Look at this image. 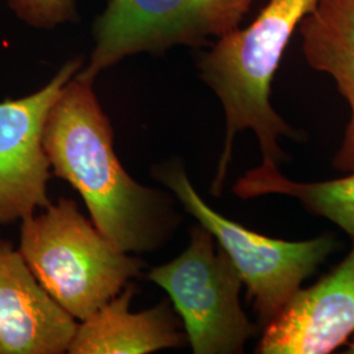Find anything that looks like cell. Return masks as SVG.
<instances>
[{"instance_id":"1","label":"cell","mask_w":354,"mask_h":354,"mask_svg":"<svg viewBox=\"0 0 354 354\" xmlns=\"http://www.w3.org/2000/svg\"><path fill=\"white\" fill-rule=\"evenodd\" d=\"M53 174L75 188L96 227L129 253L160 247L177 225L172 200L130 176L113 147V130L92 83L73 77L44 131Z\"/></svg>"},{"instance_id":"2","label":"cell","mask_w":354,"mask_h":354,"mask_svg":"<svg viewBox=\"0 0 354 354\" xmlns=\"http://www.w3.org/2000/svg\"><path fill=\"white\" fill-rule=\"evenodd\" d=\"M319 0H269L245 29L218 38L198 61L200 76L214 91L226 114V138L212 193L219 196L231 162L235 136L251 129L257 136L263 163L279 165L288 158L279 137L304 140L272 106V83L283 53L302 20Z\"/></svg>"},{"instance_id":"3","label":"cell","mask_w":354,"mask_h":354,"mask_svg":"<svg viewBox=\"0 0 354 354\" xmlns=\"http://www.w3.org/2000/svg\"><path fill=\"white\" fill-rule=\"evenodd\" d=\"M23 219L20 253L42 288L77 320H86L140 276L143 263L87 221L73 200Z\"/></svg>"},{"instance_id":"4","label":"cell","mask_w":354,"mask_h":354,"mask_svg":"<svg viewBox=\"0 0 354 354\" xmlns=\"http://www.w3.org/2000/svg\"><path fill=\"white\" fill-rule=\"evenodd\" d=\"M184 209L209 230L218 245L236 268L248 290L253 310L264 328L336 248L335 236L288 241L268 238L215 212L190 183L181 162H171L155 171Z\"/></svg>"},{"instance_id":"5","label":"cell","mask_w":354,"mask_h":354,"mask_svg":"<svg viewBox=\"0 0 354 354\" xmlns=\"http://www.w3.org/2000/svg\"><path fill=\"white\" fill-rule=\"evenodd\" d=\"M147 277L169 295L194 354L243 353L259 327L241 306L243 281L226 252L203 225L190 230L188 248L152 268Z\"/></svg>"},{"instance_id":"6","label":"cell","mask_w":354,"mask_h":354,"mask_svg":"<svg viewBox=\"0 0 354 354\" xmlns=\"http://www.w3.org/2000/svg\"><path fill=\"white\" fill-rule=\"evenodd\" d=\"M254 0H109L97 17L96 48L75 77L93 83L102 70L140 51L201 46L239 28Z\"/></svg>"},{"instance_id":"7","label":"cell","mask_w":354,"mask_h":354,"mask_svg":"<svg viewBox=\"0 0 354 354\" xmlns=\"http://www.w3.org/2000/svg\"><path fill=\"white\" fill-rule=\"evenodd\" d=\"M82 66L83 59L70 61L36 93L0 102V225L23 221L50 205L45 125L64 86Z\"/></svg>"},{"instance_id":"8","label":"cell","mask_w":354,"mask_h":354,"mask_svg":"<svg viewBox=\"0 0 354 354\" xmlns=\"http://www.w3.org/2000/svg\"><path fill=\"white\" fill-rule=\"evenodd\" d=\"M354 333V244L342 264L299 289L263 328L256 353L327 354Z\"/></svg>"},{"instance_id":"9","label":"cell","mask_w":354,"mask_h":354,"mask_svg":"<svg viewBox=\"0 0 354 354\" xmlns=\"http://www.w3.org/2000/svg\"><path fill=\"white\" fill-rule=\"evenodd\" d=\"M75 319L42 288L20 251L0 241V354H61Z\"/></svg>"},{"instance_id":"10","label":"cell","mask_w":354,"mask_h":354,"mask_svg":"<svg viewBox=\"0 0 354 354\" xmlns=\"http://www.w3.org/2000/svg\"><path fill=\"white\" fill-rule=\"evenodd\" d=\"M136 288L129 285L93 315L82 320L68 346L71 354H147L180 348L185 339L167 301L130 313Z\"/></svg>"},{"instance_id":"11","label":"cell","mask_w":354,"mask_h":354,"mask_svg":"<svg viewBox=\"0 0 354 354\" xmlns=\"http://www.w3.org/2000/svg\"><path fill=\"white\" fill-rule=\"evenodd\" d=\"M298 32L307 64L333 77L349 104L351 121L344 133L333 165L354 172V0H319Z\"/></svg>"},{"instance_id":"12","label":"cell","mask_w":354,"mask_h":354,"mask_svg":"<svg viewBox=\"0 0 354 354\" xmlns=\"http://www.w3.org/2000/svg\"><path fill=\"white\" fill-rule=\"evenodd\" d=\"M241 198L283 194L298 200L313 215L323 216L344 230L354 244V172L329 181L298 183L283 176L276 165L261 163L234 187Z\"/></svg>"},{"instance_id":"13","label":"cell","mask_w":354,"mask_h":354,"mask_svg":"<svg viewBox=\"0 0 354 354\" xmlns=\"http://www.w3.org/2000/svg\"><path fill=\"white\" fill-rule=\"evenodd\" d=\"M16 15L38 28H54L75 20V0H10Z\"/></svg>"},{"instance_id":"14","label":"cell","mask_w":354,"mask_h":354,"mask_svg":"<svg viewBox=\"0 0 354 354\" xmlns=\"http://www.w3.org/2000/svg\"><path fill=\"white\" fill-rule=\"evenodd\" d=\"M348 353H354V333L352 335V340H351V344H349Z\"/></svg>"}]
</instances>
